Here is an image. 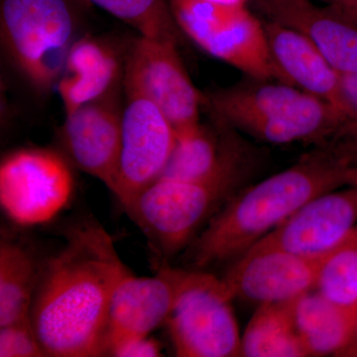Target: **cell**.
<instances>
[{
	"label": "cell",
	"instance_id": "6da1fadb",
	"mask_svg": "<svg viewBox=\"0 0 357 357\" xmlns=\"http://www.w3.org/2000/svg\"><path fill=\"white\" fill-rule=\"evenodd\" d=\"M130 270L100 223L84 220L40 267L32 325L47 356H102L109 303Z\"/></svg>",
	"mask_w": 357,
	"mask_h": 357
},
{
	"label": "cell",
	"instance_id": "484cf974",
	"mask_svg": "<svg viewBox=\"0 0 357 357\" xmlns=\"http://www.w3.org/2000/svg\"><path fill=\"white\" fill-rule=\"evenodd\" d=\"M326 143L340 156L357 164V119L345 122Z\"/></svg>",
	"mask_w": 357,
	"mask_h": 357
},
{
	"label": "cell",
	"instance_id": "4fadbf2b",
	"mask_svg": "<svg viewBox=\"0 0 357 357\" xmlns=\"http://www.w3.org/2000/svg\"><path fill=\"white\" fill-rule=\"evenodd\" d=\"M356 227L357 185H354L312 199L249 250L323 255L337 248Z\"/></svg>",
	"mask_w": 357,
	"mask_h": 357
},
{
	"label": "cell",
	"instance_id": "1f68e13d",
	"mask_svg": "<svg viewBox=\"0 0 357 357\" xmlns=\"http://www.w3.org/2000/svg\"><path fill=\"white\" fill-rule=\"evenodd\" d=\"M338 2H340V1H338ZM333 4H335V3H333Z\"/></svg>",
	"mask_w": 357,
	"mask_h": 357
},
{
	"label": "cell",
	"instance_id": "44dd1931",
	"mask_svg": "<svg viewBox=\"0 0 357 357\" xmlns=\"http://www.w3.org/2000/svg\"><path fill=\"white\" fill-rule=\"evenodd\" d=\"M131 26L140 36L178 44L180 28L168 0H86Z\"/></svg>",
	"mask_w": 357,
	"mask_h": 357
},
{
	"label": "cell",
	"instance_id": "e0dca14e",
	"mask_svg": "<svg viewBox=\"0 0 357 357\" xmlns=\"http://www.w3.org/2000/svg\"><path fill=\"white\" fill-rule=\"evenodd\" d=\"M123 67L124 62L110 45L91 37L77 39L57 84L66 115L115 95L123 77Z\"/></svg>",
	"mask_w": 357,
	"mask_h": 357
},
{
	"label": "cell",
	"instance_id": "277c9868",
	"mask_svg": "<svg viewBox=\"0 0 357 357\" xmlns=\"http://www.w3.org/2000/svg\"><path fill=\"white\" fill-rule=\"evenodd\" d=\"M204 105L237 131L272 144H323L345 122L331 103L271 79L249 77L211 91Z\"/></svg>",
	"mask_w": 357,
	"mask_h": 357
},
{
	"label": "cell",
	"instance_id": "8992f818",
	"mask_svg": "<svg viewBox=\"0 0 357 357\" xmlns=\"http://www.w3.org/2000/svg\"><path fill=\"white\" fill-rule=\"evenodd\" d=\"M181 31L213 57L249 77L277 81L264 26L244 6L168 0Z\"/></svg>",
	"mask_w": 357,
	"mask_h": 357
},
{
	"label": "cell",
	"instance_id": "8fae6325",
	"mask_svg": "<svg viewBox=\"0 0 357 357\" xmlns=\"http://www.w3.org/2000/svg\"><path fill=\"white\" fill-rule=\"evenodd\" d=\"M189 269L162 265L154 276L128 272L110 300L102 337V356L129 338L145 337L165 325Z\"/></svg>",
	"mask_w": 357,
	"mask_h": 357
},
{
	"label": "cell",
	"instance_id": "83f0119b",
	"mask_svg": "<svg viewBox=\"0 0 357 357\" xmlns=\"http://www.w3.org/2000/svg\"><path fill=\"white\" fill-rule=\"evenodd\" d=\"M335 6L357 24V0H340Z\"/></svg>",
	"mask_w": 357,
	"mask_h": 357
},
{
	"label": "cell",
	"instance_id": "52a82bcc",
	"mask_svg": "<svg viewBox=\"0 0 357 357\" xmlns=\"http://www.w3.org/2000/svg\"><path fill=\"white\" fill-rule=\"evenodd\" d=\"M234 299L222 278L189 269L165 324L176 356H241Z\"/></svg>",
	"mask_w": 357,
	"mask_h": 357
},
{
	"label": "cell",
	"instance_id": "7a4b0ae2",
	"mask_svg": "<svg viewBox=\"0 0 357 357\" xmlns=\"http://www.w3.org/2000/svg\"><path fill=\"white\" fill-rule=\"evenodd\" d=\"M354 185L357 164L326 142L317 145L290 168L232 197L188 246L187 261L195 270L234 261L312 199Z\"/></svg>",
	"mask_w": 357,
	"mask_h": 357
},
{
	"label": "cell",
	"instance_id": "9a60e30c",
	"mask_svg": "<svg viewBox=\"0 0 357 357\" xmlns=\"http://www.w3.org/2000/svg\"><path fill=\"white\" fill-rule=\"evenodd\" d=\"M269 21L309 39L340 74L357 73V24L337 6L310 0H255Z\"/></svg>",
	"mask_w": 357,
	"mask_h": 357
},
{
	"label": "cell",
	"instance_id": "7c38bea8",
	"mask_svg": "<svg viewBox=\"0 0 357 357\" xmlns=\"http://www.w3.org/2000/svg\"><path fill=\"white\" fill-rule=\"evenodd\" d=\"M332 250L318 255L279 249L248 250L234 260L222 280L234 298L259 305L297 299L316 288L319 272Z\"/></svg>",
	"mask_w": 357,
	"mask_h": 357
},
{
	"label": "cell",
	"instance_id": "ffe728a7",
	"mask_svg": "<svg viewBox=\"0 0 357 357\" xmlns=\"http://www.w3.org/2000/svg\"><path fill=\"white\" fill-rule=\"evenodd\" d=\"M40 267L27 248L13 241L0 243V326L30 318Z\"/></svg>",
	"mask_w": 357,
	"mask_h": 357
},
{
	"label": "cell",
	"instance_id": "5bb4252c",
	"mask_svg": "<svg viewBox=\"0 0 357 357\" xmlns=\"http://www.w3.org/2000/svg\"><path fill=\"white\" fill-rule=\"evenodd\" d=\"M122 110L116 93L66 115L60 129L65 156L114 194L121 149Z\"/></svg>",
	"mask_w": 357,
	"mask_h": 357
},
{
	"label": "cell",
	"instance_id": "30bf717a",
	"mask_svg": "<svg viewBox=\"0 0 357 357\" xmlns=\"http://www.w3.org/2000/svg\"><path fill=\"white\" fill-rule=\"evenodd\" d=\"M126 98L114 192L122 206L158 180L177 141L172 124L153 102L139 96Z\"/></svg>",
	"mask_w": 357,
	"mask_h": 357
},
{
	"label": "cell",
	"instance_id": "2e32d148",
	"mask_svg": "<svg viewBox=\"0 0 357 357\" xmlns=\"http://www.w3.org/2000/svg\"><path fill=\"white\" fill-rule=\"evenodd\" d=\"M263 26L277 81L326 100L342 114L340 74L324 54L295 30L269 20Z\"/></svg>",
	"mask_w": 357,
	"mask_h": 357
},
{
	"label": "cell",
	"instance_id": "ba28073f",
	"mask_svg": "<svg viewBox=\"0 0 357 357\" xmlns=\"http://www.w3.org/2000/svg\"><path fill=\"white\" fill-rule=\"evenodd\" d=\"M67 157L48 148H23L0 165V206L20 227L44 225L67 208L75 178Z\"/></svg>",
	"mask_w": 357,
	"mask_h": 357
},
{
	"label": "cell",
	"instance_id": "d4e9b609",
	"mask_svg": "<svg viewBox=\"0 0 357 357\" xmlns=\"http://www.w3.org/2000/svg\"><path fill=\"white\" fill-rule=\"evenodd\" d=\"M161 356V344L150 335L123 340L112 347L107 354V356L115 357H158Z\"/></svg>",
	"mask_w": 357,
	"mask_h": 357
},
{
	"label": "cell",
	"instance_id": "4dcf8cb0",
	"mask_svg": "<svg viewBox=\"0 0 357 357\" xmlns=\"http://www.w3.org/2000/svg\"><path fill=\"white\" fill-rule=\"evenodd\" d=\"M323 1L328 2V3L333 4L337 3V2L340 1V0H323Z\"/></svg>",
	"mask_w": 357,
	"mask_h": 357
},
{
	"label": "cell",
	"instance_id": "603a6c76",
	"mask_svg": "<svg viewBox=\"0 0 357 357\" xmlns=\"http://www.w3.org/2000/svg\"><path fill=\"white\" fill-rule=\"evenodd\" d=\"M316 289L338 305L357 307V227L333 249L319 272Z\"/></svg>",
	"mask_w": 357,
	"mask_h": 357
},
{
	"label": "cell",
	"instance_id": "4316f807",
	"mask_svg": "<svg viewBox=\"0 0 357 357\" xmlns=\"http://www.w3.org/2000/svg\"><path fill=\"white\" fill-rule=\"evenodd\" d=\"M340 100L345 122L357 119V73L340 74Z\"/></svg>",
	"mask_w": 357,
	"mask_h": 357
},
{
	"label": "cell",
	"instance_id": "cb8c5ba5",
	"mask_svg": "<svg viewBox=\"0 0 357 357\" xmlns=\"http://www.w3.org/2000/svg\"><path fill=\"white\" fill-rule=\"evenodd\" d=\"M47 356L31 318L0 326V357Z\"/></svg>",
	"mask_w": 357,
	"mask_h": 357
},
{
	"label": "cell",
	"instance_id": "3957f363",
	"mask_svg": "<svg viewBox=\"0 0 357 357\" xmlns=\"http://www.w3.org/2000/svg\"><path fill=\"white\" fill-rule=\"evenodd\" d=\"M220 135L217 165L191 181L160 178L123 206L158 255L169 257L187 248L197 232L259 168L260 152L238 131L213 116Z\"/></svg>",
	"mask_w": 357,
	"mask_h": 357
},
{
	"label": "cell",
	"instance_id": "5b68a950",
	"mask_svg": "<svg viewBox=\"0 0 357 357\" xmlns=\"http://www.w3.org/2000/svg\"><path fill=\"white\" fill-rule=\"evenodd\" d=\"M79 22L75 0H1L2 45L21 74L43 91L58 84Z\"/></svg>",
	"mask_w": 357,
	"mask_h": 357
},
{
	"label": "cell",
	"instance_id": "d6986e66",
	"mask_svg": "<svg viewBox=\"0 0 357 357\" xmlns=\"http://www.w3.org/2000/svg\"><path fill=\"white\" fill-rule=\"evenodd\" d=\"M297 299L259 305L244 332L241 356H307L296 325Z\"/></svg>",
	"mask_w": 357,
	"mask_h": 357
},
{
	"label": "cell",
	"instance_id": "f1b7e54d",
	"mask_svg": "<svg viewBox=\"0 0 357 357\" xmlns=\"http://www.w3.org/2000/svg\"><path fill=\"white\" fill-rule=\"evenodd\" d=\"M342 356H357V332L356 337H354L351 344L347 347Z\"/></svg>",
	"mask_w": 357,
	"mask_h": 357
},
{
	"label": "cell",
	"instance_id": "ac0fdd59",
	"mask_svg": "<svg viewBox=\"0 0 357 357\" xmlns=\"http://www.w3.org/2000/svg\"><path fill=\"white\" fill-rule=\"evenodd\" d=\"M295 319L307 356H342L357 332V307L338 305L318 291L296 300Z\"/></svg>",
	"mask_w": 357,
	"mask_h": 357
},
{
	"label": "cell",
	"instance_id": "9c48e42d",
	"mask_svg": "<svg viewBox=\"0 0 357 357\" xmlns=\"http://www.w3.org/2000/svg\"><path fill=\"white\" fill-rule=\"evenodd\" d=\"M177 45L144 36L134 40L124 59L122 84L126 96L153 102L182 137L201 124L204 95L190 79Z\"/></svg>",
	"mask_w": 357,
	"mask_h": 357
},
{
	"label": "cell",
	"instance_id": "f546056e",
	"mask_svg": "<svg viewBox=\"0 0 357 357\" xmlns=\"http://www.w3.org/2000/svg\"><path fill=\"white\" fill-rule=\"evenodd\" d=\"M211 1L227 4V6H244L246 0H211Z\"/></svg>",
	"mask_w": 357,
	"mask_h": 357
},
{
	"label": "cell",
	"instance_id": "7402d4cb",
	"mask_svg": "<svg viewBox=\"0 0 357 357\" xmlns=\"http://www.w3.org/2000/svg\"><path fill=\"white\" fill-rule=\"evenodd\" d=\"M199 124L196 130L177 137L162 178L191 181L203 178L217 165L220 154V135Z\"/></svg>",
	"mask_w": 357,
	"mask_h": 357
}]
</instances>
